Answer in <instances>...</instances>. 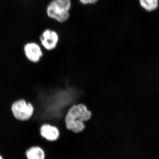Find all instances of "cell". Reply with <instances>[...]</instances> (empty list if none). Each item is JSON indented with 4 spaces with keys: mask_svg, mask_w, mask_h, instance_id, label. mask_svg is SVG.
I'll list each match as a JSON object with an SVG mask.
<instances>
[{
    "mask_svg": "<svg viewBox=\"0 0 159 159\" xmlns=\"http://www.w3.org/2000/svg\"><path fill=\"white\" fill-rule=\"evenodd\" d=\"M93 116L92 111L85 104L78 103L71 106L64 118L66 127L74 133L82 132L85 129V122L89 121Z\"/></svg>",
    "mask_w": 159,
    "mask_h": 159,
    "instance_id": "1",
    "label": "cell"
},
{
    "mask_svg": "<svg viewBox=\"0 0 159 159\" xmlns=\"http://www.w3.org/2000/svg\"><path fill=\"white\" fill-rule=\"evenodd\" d=\"M71 0H51L46 6L47 17L60 24L66 23L70 17Z\"/></svg>",
    "mask_w": 159,
    "mask_h": 159,
    "instance_id": "2",
    "label": "cell"
},
{
    "mask_svg": "<svg viewBox=\"0 0 159 159\" xmlns=\"http://www.w3.org/2000/svg\"><path fill=\"white\" fill-rule=\"evenodd\" d=\"M10 109L13 118L20 122H26L31 120L35 113L34 104L23 98L13 101L11 103Z\"/></svg>",
    "mask_w": 159,
    "mask_h": 159,
    "instance_id": "3",
    "label": "cell"
},
{
    "mask_svg": "<svg viewBox=\"0 0 159 159\" xmlns=\"http://www.w3.org/2000/svg\"><path fill=\"white\" fill-rule=\"evenodd\" d=\"M60 41L58 32L54 29H43L39 37V43L44 51H51L57 48Z\"/></svg>",
    "mask_w": 159,
    "mask_h": 159,
    "instance_id": "4",
    "label": "cell"
},
{
    "mask_svg": "<svg viewBox=\"0 0 159 159\" xmlns=\"http://www.w3.org/2000/svg\"><path fill=\"white\" fill-rule=\"evenodd\" d=\"M24 56L29 62L37 64L44 55V50L40 44L35 41H29L23 46Z\"/></svg>",
    "mask_w": 159,
    "mask_h": 159,
    "instance_id": "5",
    "label": "cell"
},
{
    "mask_svg": "<svg viewBox=\"0 0 159 159\" xmlns=\"http://www.w3.org/2000/svg\"><path fill=\"white\" fill-rule=\"evenodd\" d=\"M39 134L43 139L50 142H56L60 136L59 129L50 123H43L41 125Z\"/></svg>",
    "mask_w": 159,
    "mask_h": 159,
    "instance_id": "6",
    "label": "cell"
},
{
    "mask_svg": "<svg viewBox=\"0 0 159 159\" xmlns=\"http://www.w3.org/2000/svg\"><path fill=\"white\" fill-rule=\"evenodd\" d=\"M27 159H46V153L43 148L37 145L32 146L26 151Z\"/></svg>",
    "mask_w": 159,
    "mask_h": 159,
    "instance_id": "7",
    "label": "cell"
},
{
    "mask_svg": "<svg viewBox=\"0 0 159 159\" xmlns=\"http://www.w3.org/2000/svg\"><path fill=\"white\" fill-rule=\"evenodd\" d=\"M139 2L142 8L149 12L156 10L159 6V0H139Z\"/></svg>",
    "mask_w": 159,
    "mask_h": 159,
    "instance_id": "8",
    "label": "cell"
},
{
    "mask_svg": "<svg viewBox=\"0 0 159 159\" xmlns=\"http://www.w3.org/2000/svg\"><path fill=\"white\" fill-rule=\"evenodd\" d=\"M79 2L83 5L88 6L95 5L99 2V0H79Z\"/></svg>",
    "mask_w": 159,
    "mask_h": 159,
    "instance_id": "9",
    "label": "cell"
},
{
    "mask_svg": "<svg viewBox=\"0 0 159 159\" xmlns=\"http://www.w3.org/2000/svg\"><path fill=\"white\" fill-rule=\"evenodd\" d=\"M0 159H4L3 157L1 154H0Z\"/></svg>",
    "mask_w": 159,
    "mask_h": 159,
    "instance_id": "10",
    "label": "cell"
}]
</instances>
